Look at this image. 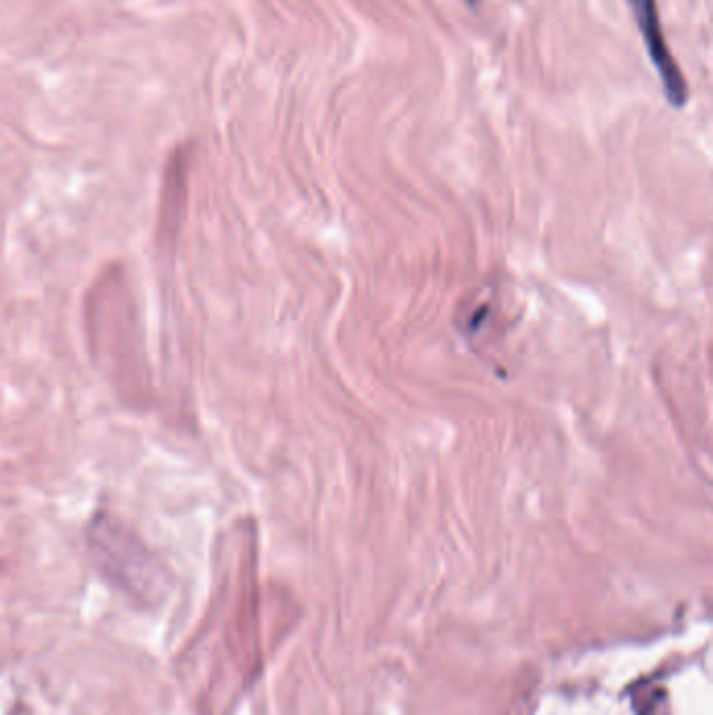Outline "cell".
I'll return each mask as SVG.
<instances>
[{
	"instance_id": "cell-1",
	"label": "cell",
	"mask_w": 713,
	"mask_h": 715,
	"mask_svg": "<svg viewBox=\"0 0 713 715\" xmlns=\"http://www.w3.org/2000/svg\"><path fill=\"white\" fill-rule=\"evenodd\" d=\"M84 329L92 362L117 398L133 408L154 402V377L145 329L128 272L113 262L90 285L84 297Z\"/></svg>"
},
{
	"instance_id": "cell-4",
	"label": "cell",
	"mask_w": 713,
	"mask_h": 715,
	"mask_svg": "<svg viewBox=\"0 0 713 715\" xmlns=\"http://www.w3.org/2000/svg\"><path fill=\"white\" fill-rule=\"evenodd\" d=\"M467 2H468V4H475V2H477V0H467Z\"/></svg>"
},
{
	"instance_id": "cell-3",
	"label": "cell",
	"mask_w": 713,
	"mask_h": 715,
	"mask_svg": "<svg viewBox=\"0 0 713 715\" xmlns=\"http://www.w3.org/2000/svg\"><path fill=\"white\" fill-rule=\"evenodd\" d=\"M186 174L189 172L184 170V159H174L163 180L156 220V246L166 253H170L177 247L186 223V207H189Z\"/></svg>"
},
{
	"instance_id": "cell-2",
	"label": "cell",
	"mask_w": 713,
	"mask_h": 715,
	"mask_svg": "<svg viewBox=\"0 0 713 715\" xmlns=\"http://www.w3.org/2000/svg\"><path fill=\"white\" fill-rule=\"evenodd\" d=\"M627 4L632 7L634 20L638 23V30L647 45L648 57L661 78V87H664L669 103L674 107H682L689 99V89H687V80L676 66V61L669 53L668 43L664 38L659 15H657V0H627Z\"/></svg>"
}]
</instances>
